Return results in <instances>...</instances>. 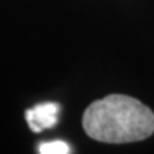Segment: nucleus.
I'll use <instances>...</instances> for the list:
<instances>
[{
  "label": "nucleus",
  "mask_w": 154,
  "mask_h": 154,
  "mask_svg": "<svg viewBox=\"0 0 154 154\" xmlns=\"http://www.w3.org/2000/svg\"><path fill=\"white\" fill-rule=\"evenodd\" d=\"M83 128L88 137L101 143L140 141L154 133V113L134 97L110 94L86 109Z\"/></svg>",
  "instance_id": "1"
},
{
  "label": "nucleus",
  "mask_w": 154,
  "mask_h": 154,
  "mask_svg": "<svg viewBox=\"0 0 154 154\" xmlns=\"http://www.w3.org/2000/svg\"><path fill=\"white\" fill-rule=\"evenodd\" d=\"M60 110L61 107L59 103L47 101V103L36 104L34 107L26 110L24 116L30 130L34 133H40L44 128H51L59 123Z\"/></svg>",
  "instance_id": "2"
},
{
  "label": "nucleus",
  "mask_w": 154,
  "mask_h": 154,
  "mask_svg": "<svg viewBox=\"0 0 154 154\" xmlns=\"http://www.w3.org/2000/svg\"><path fill=\"white\" fill-rule=\"evenodd\" d=\"M40 154H69L72 153V147L63 140H53L38 144Z\"/></svg>",
  "instance_id": "3"
}]
</instances>
